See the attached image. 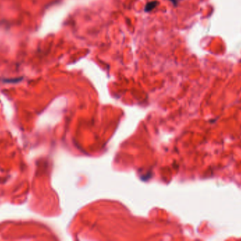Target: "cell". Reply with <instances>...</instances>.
Listing matches in <instances>:
<instances>
[{
    "mask_svg": "<svg viewBox=\"0 0 241 241\" xmlns=\"http://www.w3.org/2000/svg\"><path fill=\"white\" fill-rule=\"evenodd\" d=\"M159 4V2L157 1H152V2H150L145 5V12H150L151 11H152Z\"/></svg>",
    "mask_w": 241,
    "mask_h": 241,
    "instance_id": "6da1fadb",
    "label": "cell"
},
{
    "mask_svg": "<svg viewBox=\"0 0 241 241\" xmlns=\"http://www.w3.org/2000/svg\"><path fill=\"white\" fill-rule=\"evenodd\" d=\"M179 1H180V0H171V2L174 4V5H175V6H176V5L177 4V3H178Z\"/></svg>",
    "mask_w": 241,
    "mask_h": 241,
    "instance_id": "7a4b0ae2",
    "label": "cell"
}]
</instances>
